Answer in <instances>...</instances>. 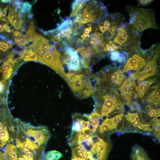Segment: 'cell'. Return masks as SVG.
Segmentation results:
<instances>
[{"instance_id":"cell-3","label":"cell","mask_w":160,"mask_h":160,"mask_svg":"<svg viewBox=\"0 0 160 160\" xmlns=\"http://www.w3.org/2000/svg\"><path fill=\"white\" fill-rule=\"evenodd\" d=\"M128 10L130 17L129 23L140 34L147 29L158 28L154 12L152 9L132 7Z\"/></svg>"},{"instance_id":"cell-6","label":"cell","mask_w":160,"mask_h":160,"mask_svg":"<svg viewBox=\"0 0 160 160\" xmlns=\"http://www.w3.org/2000/svg\"><path fill=\"white\" fill-rule=\"evenodd\" d=\"M16 122L6 108L0 109V150L11 142L16 130Z\"/></svg>"},{"instance_id":"cell-22","label":"cell","mask_w":160,"mask_h":160,"mask_svg":"<svg viewBox=\"0 0 160 160\" xmlns=\"http://www.w3.org/2000/svg\"><path fill=\"white\" fill-rule=\"evenodd\" d=\"M63 156L62 153L56 150L47 152L44 156V160H58Z\"/></svg>"},{"instance_id":"cell-2","label":"cell","mask_w":160,"mask_h":160,"mask_svg":"<svg viewBox=\"0 0 160 160\" xmlns=\"http://www.w3.org/2000/svg\"><path fill=\"white\" fill-rule=\"evenodd\" d=\"M108 14L106 7L101 1L88 0L75 16L72 29L77 30L87 23H99Z\"/></svg>"},{"instance_id":"cell-8","label":"cell","mask_w":160,"mask_h":160,"mask_svg":"<svg viewBox=\"0 0 160 160\" xmlns=\"http://www.w3.org/2000/svg\"><path fill=\"white\" fill-rule=\"evenodd\" d=\"M83 44L91 50L94 56L100 57L105 55L103 48L105 43L100 33L96 32L89 35L83 40Z\"/></svg>"},{"instance_id":"cell-24","label":"cell","mask_w":160,"mask_h":160,"mask_svg":"<svg viewBox=\"0 0 160 160\" xmlns=\"http://www.w3.org/2000/svg\"><path fill=\"white\" fill-rule=\"evenodd\" d=\"M32 6L28 2L26 1L23 3L19 12L21 17H22L23 15L29 12Z\"/></svg>"},{"instance_id":"cell-25","label":"cell","mask_w":160,"mask_h":160,"mask_svg":"<svg viewBox=\"0 0 160 160\" xmlns=\"http://www.w3.org/2000/svg\"><path fill=\"white\" fill-rule=\"evenodd\" d=\"M110 130V127L107 123L104 120L100 125L98 132L99 133L103 134Z\"/></svg>"},{"instance_id":"cell-33","label":"cell","mask_w":160,"mask_h":160,"mask_svg":"<svg viewBox=\"0 0 160 160\" xmlns=\"http://www.w3.org/2000/svg\"><path fill=\"white\" fill-rule=\"evenodd\" d=\"M30 53L28 49L26 47L23 52L22 55L21 56V58L23 59L25 61H28V60L30 56Z\"/></svg>"},{"instance_id":"cell-42","label":"cell","mask_w":160,"mask_h":160,"mask_svg":"<svg viewBox=\"0 0 160 160\" xmlns=\"http://www.w3.org/2000/svg\"><path fill=\"white\" fill-rule=\"evenodd\" d=\"M4 31V25L0 24V32H2Z\"/></svg>"},{"instance_id":"cell-23","label":"cell","mask_w":160,"mask_h":160,"mask_svg":"<svg viewBox=\"0 0 160 160\" xmlns=\"http://www.w3.org/2000/svg\"><path fill=\"white\" fill-rule=\"evenodd\" d=\"M13 33L16 43L20 47L25 46V45L24 44L25 40V35H23L16 31H13Z\"/></svg>"},{"instance_id":"cell-36","label":"cell","mask_w":160,"mask_h":160,"mask_svg":"<svg viewBox=\"0 0 160 160\" xmlns=\"http://www.w3.org/2000/svg\"><path fill=\"white\" fill-rule=\"evenodd\" d=\"M137 1L139 5L142 6H146L151 4L154 1L152 0H140Z\"/></svg>"},{"instance_id":"cell-20","label":"cell","mask_w":160,"mask_h":160,"mask_svg":"<svg viewBox=\"0 0 160 160\" xmlns=\"http://www.w3.org/2000/svg\"><path fill=\"white\" fill-rule=\"evenodd\" d=\"M88 1L78 0L73 1L72 5V11L69 18L76 16Z\"/></svg>"},{"instance_id":"cell-34","label":"cell","mask_w":160,"mask_h":160,"mask_svg":"<svg viewBox=\"0 0 160 160\" xmlns=\"http://www.w3.org/2000/svg\"><path fill=\"white\" fill-rule=\"evenodd\" d=\"M13 65L8 60L6 62H4L2 68L8 70L12 72V67Z\"/></svg>"},{"instance_id":"cell-26","label":"cell","mask_w":160,"mask_h":160,"mask_svg":"<svg viewBox=\"0 0 160 160\" xmlns=\"http://www.w3.org/2000/svg\"><path fill=\"white\" fill-rule=\"evenodd\" d=\"M134 94V91L131 90L126 95L125 98V103L127 106H130L131 105L133 95Z\"/></svg>"},{"instance_id":"cell-17","label":"cell","mask_w":160,"mask_h":160,"mask_svg":"<svg viewBox=\"0 0 160 160\" xmlns=\"http://www.w3.org/2000/svg\"><path fill=\"white\" fill-rule=\"evenodd\" d=\"M126 78L122 71L117 70L112 73L109 77L111 83L116 85L120 84Z\"/></svg>"},{"instance_id":"cell-14","label":"cell","mask_w":160,"mask_h":160,"mask_svg":"<svg viewBox=\"0 0 160 160\" xmlns=\"http://www.w3.org/2000/svg\"><path fill=\"white\" fill-rule=\"evenodd\" d=\"M153 82V80L139 82L138 84L135 87L134 92L135 97L139 99L142 98Z\"/></svg>"},{"instance_id":"cell-19","label":"cell","mask_w":160,"mask_h":160,"mask_svg":"<svg viewBox=\"0 0 160 160\" xmlns=\"http://www.w3.org/2000/svg\"><path fill=\"white\" fill-rule=\"evenodd\" d=\"M160 92L158 86H154L147 98V100L149 102L157 105L160 102Z\"/></svg>"},{"instance_id":"cell-38","label":"cell","mask_w":160,"mask_h":160,"mask_svg":"<svg viewBox=\"0 0 160 160\" xmlns=\"http://www.w3.org/2000/svg\"><path fill=\"white\" fill-rule=\"evenodd\" d=\"M139 120L140 119H137L133 121V124L134 126L138 128L143 124V123Z\"/></svg>"},{"instance_id":"cell-30","label":"cell","mask_w":160,"mask_h":160,"mask_svg":"<svg viewBox=\"0 0 160 160\" xmlns=\"http://www.w3.org/2000/svg\"><path fill=\"white\" fill-rule=\"evenodd\" d=\"M148 115L151 118H156L160 116L159 109H149L148 112Z\"/></svg>"},{"instance_id":"cell-28","label":"cell","mask_w":160,"mask_h":160,"mask_svg":"<svg viewBox=\"0 0 160 160\" xmlns=\"http://www.w3.org/2000/svg\"><path fill=\"white\" fill-rule=\"evenodd\" d=\"M87 25L88 27L85 29L83 31V34L81 36L82 41L87 37H89V36L90 32L92 31V25L87 24Z\"/></svg>"},{"instance_id":"cell-10","label":"cell","mask_w":160,"mask_h":160,"mask_svg":"<svg viewBox=\"0 0 160 160\" xmlns=\"http://www.w3.org/2000/svg\"><path fill=\"white\" fill-rule=\"evenodd\" d=\"M89 120L86 114L76 113L73 116L72 132H84L89 130Z\"/></svg>"},{"instance_id":"cell-31","label":"cell","mask_w":160,"mask_h":160,"mask_svg":"<svg viewBox=\"0 0 160 160\" xmlns=\"http://www.w3.org/2000/svg\"><path fill=\"white\" fill-rule=\"evenodd\" d=\"M121 53L118 51L114 50L111 52V53L110 58L113 61H118L119 58Z\"/></svg>"},{"instance_id":"cell-41","label":"cell","mask_w":160,"mask_h":160,"mask_svg":"<svg viewBox=\"0 0 160 160\" xmlns=\"http://www.w3.org/2000/svg\"><path fill=\"white\" fill-rule=\"evenodd\" d=\"M71 160H84L79 158L73 157Z\"/></svg>"},{"instance_id":"cell-16","label":"cell","mask_w":160,"mask_h":160,"mask_svg":"<svg viewBox=\"0 0 160 160\" xmlns=\"http://www.w3.org/2000/svg\"><path fill=\"white\" fill-rule=\"evenodd\" d=\"M135 86V82L133 77L127 79L119 88L120 94L122 96L127 95L129 92L134 89Z\"/></svg>"},{"instance_id":"cell-32","label":"cell","mask_w":160,"mask_h":160,"mask_svg":"<svg viewBox=\"0 0 160 160\" xmlns=\"http://www.w3.org/2000/svg\"><path fill=\"white\" fill-rule=\"evenodd\" d=\"M12 45L8 43L0 41V49L3 51H6L8 49L12 47Z\"/></svg>"},{"instance_id":"cell-37","label":"cell","mask_w":160,"mask_h":160,"mask_svg":"<svg viewBox=\"0 0 160 160\" xmlns=\"http://www.w3.org/2000/svg\"><path fill=\"white\" fill-rule=\"evenodd\" d=\"M1 72L3 75L6 78H7L9 77L11 73V71H10L2 68H1Z\"/></svg>"},{"instance_id":"cell-4","label":"cell","mask_w":160,"mask_h":160,"mask_svg":"<svg viewBox=\"0 0 160 160\" xmlns=\"http://www.w3.org/2000/svg\"><path fill=\"white\" fill-rule=\"evenodd\" d=\"M140 34L134 30L129 23L124 21L117 28L113 40L121 51L135 44L140 43Z\"/></svg>"},{"instance_id":"cell-29","label":"cell","mask_w":160,"mask_h":160,"mask_svg":"<svg viewBox=\"0 0 160 160\" xmlns=\"http://www.w3.org/2000/svg\"><path fill=\"white\" fill-rule=\"evenodd\" d=\"M123 116L122 112L117 115L111 118L113 123L114 126L116 128L118 124L121 120Z\"/></svg>"},{"instance_id":"cell-27","label":"cell","mask_w":160,"mask_h":160,"mask_svg":"<svg viewBox=\"0 0 160 160\" xmlns=\"http://www.w3.org/2000/svg\"><path fill=\"white\" fill-rule=\"evenodd\" d=\"M125 116L126 119L131 123H132L137 119H140L138 117V116L137 113L128 112Z\"/></svg>"},{"instance_id":"cell-13","label":"cell","mask_w":160,"mask_h":160,"mask_svg":"<svg viewBox=\"0 0 160 160\" xmlns=\"http://www.w3.org/2000/svg\"><path fill=\"white\" fill-rule=\"evenodd\" d=\"M33 45L45 50H49L54 46H56V44H50L49 41L42 36L36 32L33 35Z\"/></svg>"},{"instance_id":"cell-1","label":"cell","mask_w":160,"mask_h":160,"mask_svg":"<svg viewBox=\"0 0 160 160\" xmlns=\"http://www.w3.org/2000/svg\"><path fill=\"white\" fill-rule=\"evenodd\" d=\"M16 119V131L11 143L17 160H44L45 148L51 135L48 129Z\"/></svg>"},{"instance_id":"cell-21","label":"cell","mask_w":160,"mask_h":160,"mask_svg":"<svg viewBox=\"0 0 160 160\" xmlns=\"http://www.w3.org/2000/svg\"><path fill=\"white\" fill-rule=\"evenodd\" d=\"M34 30V27L33 23L32 21H31L30 23L28 28L25 35V40L24 42V44H28L30 42L33 41V34Z\"/></svg>"},{"instance_id":"cell-35","label":"cell","mask_w":160,"mask_h":160,"mask_svg":"<svg viewBox=\"0 0 160 160\" xmlns=\"http://www.w3.org/2000/svg\"><path fill=\"white\" fill-rule=\"evenodd\" d=\"M8 8L7 6L3 9H2L1 8H0V20H1L7 21L5 19V17L6 15V12Z\"/></svg>"},{"instance_id":"cell-12","label":"cell","mask_w":160,"mask_h":160,"mask_svg":"<svg viewBox=\"0 0 160 160\" xmlns=\"http://www.w3.org/2000/svg\"><path fill=\"white\" fill-rule=\"evenodd\" d=\"M76 51L80 55L82 68L89 69L92 56H94L91 50L88 47H82L77 49Z\"/></svg>"},{"instance_id":"cell-18","label":"cell","mask_w":160,"mask_h":160,"mask_svg":"<svg viewBox=\"0 0 160 160\" xmlns=\"http://www.w3.org/2000/svg\"><path fill=\"white\" fill-rule=\"evenodd\" d=\"M131 158L132 160H151L143 150L137 147L133 149Z\"/></svg>"},{"instance_id":"cell-39","label":"cell","mask_w":160,"mask_h":160,"mask_svg":"<svg viewBox=\"0 0 160 160\" xmlns=\"http://www.w3.org/2000/svg\"><path fill=\"white\" fill-rule=\"evenodd\" d=\"M0 160H8L4 153L0 151Z\"/></svg>"},{"instance_id":"cell-7","label":"cell","mask_w":160,"mask_h":160,"mask_svg":"<svg viewBox=\"0 0 160 160\" xmlns=\"http://www.w3.org/2000/svg\"><path fill=\"white\" fill-rule=\"evenodd\" d=\"M63 46V62L69 71H77L82 68L81 58L77 52L69 46L65 41L62 42Z\"/></svg>"},{"instance_id":"cell-40","label":"cell","mask_w":160,"mask_h":160,"mask_svg":"<svg viewBox=\"0 0 160 160\" xmlns=\"http://www.w3.org/2000/svg\"><path fill=\"white\" fill-rule=\"evenodd\" d=\"M4 86L2 82H0V93H2L4 91Z\"/></svg>"},{"instance_id":"cell-5","label":"cell","mask_w":160,"mask_h":160,"mask_svg":"<svg viewBox=\"0 0 160 160\" xmlns=\"http://www.w3.org/2000/svg\"><path fill=\"white\" fill-rule=\"evenodd\" d=\"M95 99L97 100V106L98 108L100 113V119L108 114L113 111L116 107H123V105L114 94L108 92L104 89H96L93 93Z\"/></svg>"},{"instance_id":"cell-9","label":"cell","mask_w":160,"mask_h":160,"mask_svg":"<svg viewBox=\"0 0 160 160\" xmlns=\"http://www.w3.org/2000/svg\"><path fill=\"white\" fill-rule=\"evenodd\" d=\"M159 49V46H157L155 53L152 59L146 63L142 70H139L133 73L131 75L132 77L141 81L156 74Z\"/></svg>"},{"instance_id":"cell-15","label":"cell","mask_w":160,"mask_h":160,"mask_svg":"<svg viewBox=\"0 0 160 160\" xmlns=\"http://www.w3.org/2000/svg\"><path fill=\"white\" fill-rule=\"evenodd\" d=\"M93 90V87L89 79L84 83L76 96L82 99L88 97L92 95Z\"/></svg>"},{"instance_id":"cell-11","label":"cell","mask_w":160,"mask_h":160,"mask_svg":"<svg viewBox=\"0 0 160 160\" xmlns=\"http://www.w3.org/2000/svg\"><path fill=\"white\" fill-rule=\"evenodd\" d=\"M18 11L17 8L10 6L7 17V19L9 22L16 30H19L20 29L23 24L22 19Z\"/></svg>"}]
</instances>
